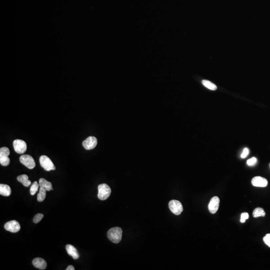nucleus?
<instances>
[{"instance_id":"f257e3e1","label":"nucleus","mask_w":270,"mask_h":270,"mask_svg":"<svg viewBox=\"0 0 270 270\" xmlns=\"http://www.w3.org/2000/svg\"><path fill=\"white\" fill-rule=\"evenodd\" d=\"M123 231L120 227H114L108 231L107 236L113 243L118 244L121 241Z\"/></svg>"},{"instance_id":"f03ea898","label":"nucleus","mask_w":270,"mask_h":270,"mask_svg":"<svg viewBox=\"0 0 270 270\" xmlns=\"http://www.w3.org/2000/svg\"><path fill=\"white\" fill-rule=\"evenodd\" d=\"M111 194V189L106 184H102L99 185L98 198L101 200H106Z\"/></svg>"},{"instance_id":"7ed1b4c3","label":"nucleus","mask_w":270,"mask_h":270,"mask_svg":"<svg viewBox=\"0 0 270 270\" xmlns=\"http://www.w3.org/2000/svg\"><path fill=\"white\" fill-rule=\"evenodd\" d=\"M40 163L42 168L46 171L55 170L56 167L52 161L47 156L43 155L40 158Z\"/></svg>"},{"instance_id":"20e7f679","label":"nucleus","mask_w":270,"mask_h":270,"mask_svg":"<svg viewBox=\"0 0 270 270\" xmlns=\"http://www.w3.org/2000/svg\"><path fill=\"white\" fill-rule=\"evenodd\" d=\"M169 207L171 212L176 215H180L183 211V207L180 201L171 200L169 203Z\"/></svg>"},{"instance_id":"39448f33","label":"nucleus","mask_w":270,"mask_h":270,"mask_svg":"<svg viewBox=\"0 0 270 270\" xmlns=\"http://www.w3.org/2000/svg\"><path fill=\"white\" fill-rule=\"evenodd\" d=\"M20 161L22 164L30 169H32L36 166V163L31 156L29 155H22L20 158Z\"/></svg>"},{"instance_id":"423d86ee","label":"nucleus","mask_w":270,"mask_h":270,"mask_svg":"<svg viewBox=\"0 0 270 270\" xmlns=\"http://www.w3.org/2000/svg\"><path fill=\"white\" fill-rule=\"evenodd\" d=\"M15 151L19 154H24L27 149V144L23 140L17 139L13 142Z\"/></svg>"},{"instance_id":"0eeeda50","label":"nucleus","mask_w":270,"mask_h":270,"mask_svg":"<svg viewBox=\"0 0 270 270\" xmlns=\"http://www.w3.org/2000/svg\"><path fill=\"white\" fill-rule=\"evenodd\" d=\"M5 229L12 233L18 232L21 229V226L18 222L16 220H12L6 223L4 226Z\"/></svg>"},{"instance_id":"6e6552de","label":"nucleus","mask_w":270,"mask_h":270,"mask_svg":"<svg viewBox=\"0 0 270 270\" xmlns=\"http://www.w3.org/2000/svg\"><path fill=\"white\" fill-rule=\"evenodd\" d=\"M97 142H98L96 137L90 136L83 141V146L84 148L86 150H92L96 147L97 145Z\"/></svg>"},{"instance_id":"1a4fd4ad","label":"nucleus","mask_w":270,"mask_h":270,"mask_svg":"<svg viewBox=\"0 0 270 270\" xmlns=\"http://www.w3.org/2000/svg\"><path fill=\"white\" fill-rule=\"evenodd\" d=\"M220 202V199L218 197L215 196L211 199L209 204L208 205V209L211 214H214L217 212L219 207Z\"/></svg>"},{"instance_id":"9d476101","label":"nucleus","mask_w":270,"mask_h":270,"mask_svg":"<svg viewBox=\"0 0 270 270\" xmlns=\"http://www.w3.org/2000/svg\"><path fill=\"white\" fill-rule=\"evenodd\" d=\"M251 183L254 186L257 187H266L268 184L266 179L260 176H257L253 178Z\"/></svg>"},{"instance_id":"9b49d317","label":"nucleus","mask_w":270,"mask_h":270,"mask_svg":"<svg viewBox=\"0 0 270 270\" xmlns=\"http://www.w3.org/2000/svg\"><path fill=\"white\" fill-rule=\"evenodd\" d=\"M32 263L34 267L40 270H45L47 267V263L45 260L41 258L34 259Z\"/></svg>"},{"instance_id":"f8f14e48","label":"nucleus","mask_w":270,"mask_h":270,"mask_svg":"<svg viewBox=\"0 0 270 270\" xmlns=\"http://www.w3.org/2000/svg\"><path fill=\"white\" fill-rule=\"evenodd\" d=\"M66 249L68 254L70 256L72 257L74 260H77L79 258V254L78 251L73 246L71 245H66Z\"/></svg>"},{"instance_id":"ddd939ff","label":"nucleus","mask_w":270,"mask_h":270,"mask_svg":"<svg viewBox=\"0 0 270 270\" xmlns=\"http://www.w3.org/2000/svg\"><path fill=\"white\" fill-rule=\"evenodd\" d=\"M11 189L9 185L0 184V194L4 196H10L11 194Z\"/></svg>"},{"instance_id":"4468645a","label":"nucleus","mask_w":270,"mask_h":270,"mask_svg":"<svg viewBox=\"0 0 270 270\" xmlns=\"http://www.w3.org/2000/svg\"><path fill=\"white\" fill-rule=\"evenodd\" d=\"M17 180L26 187H28L31 185V182L29 180V177L27 175H22L18 176Z\"/></svg>"},{"instance_id":"2eb2a0df","label":"nucleus","mask_w":270,"mask_h":270,"mask_svg":"<svg viewBox=\"0 0 270 270\" xmlns=\"http://www.w3.org/2000/svg\"><path fill=\"white\" fill-rule=\"evenodd\" d=\"M39 185L40 186L44 188L47 190V191H50L51 190H52L53 189L52 183L44 178H41L40 179Z\"/></svg>"},{"instance_id":"dca6fc26","label":"nucleus","mask_w":270,"mask_h":270,"mask_svg":"<svg viewBox=\"0 0 270 270\" xmlns=\"http://www.w3.org/2000/svg\"><path fill=\"white\" fill-rule=\"evenodd\" d=\"M46 191L44 188L40 187L39 188V194H38L37 200L39 202H43L46 197Z\"/></svg>"},{"instance_id":"f3484780","label":"nucleus","mask_w":270,"mask_h":270,"mask_svg":"<svg viewBox=\"0 0 270 270\" xmlns=\"http://www.w3.org/2000/svg\"><path fill=\"white\" fill-rule=\"evenodd\" d=\"M266 213L263 208L258 207L254 210L253 213V216L254 218H258L259 217H265Z\"/></svg>"},{"instance_id":"a211bd4d","label":"nucleus","mask_w":270,"mask_h":270,"mask_svg":"<svg viewBox=\"0 0 270 270\" xmlns=\"http://www.w3.org/2000/svg\"><path fill=\"white\" fill-rule=\"evenodd\" d=\"M202 84H203V85L205 87L208 88L209 89L211 90H216L217 89V86L209 81L204 80L202 81Z\"/></svg>"},{"instance_id":"6ab92c4d","label":"nucleus","mask_w":270,"mask_h":270,"mask_svg":"<svg viewBox=\"0 0 270 270\" xmlns=\"http://www.w3.org/2000/svg\"><path fill=\"white\" fill-rule=\"evenodd\" d=\"M39 186H40V185L38 184L36 181H35L34 183L33 184L31 187V188H30V194L32 196L34 195L37 192Z\"/></svg>"},{"instance_id":"aec40b11","label":"nucleus","mask_w":270,"mask_h":270,"mask_svg":"<svg viewBox=\"0 0 270 270\" xmlns=\"http://www.w3.org/2000/svg\"><path fill=\"white\" fill-rule=\"evenodd\" d=\"M10 163V159L8 156H0V163L3 166H7Z\"/></svg>"},{"instance_id":"412c9836","label":"nucleus","mask_w":270,"mask_h":270,"mask_svg":"<svg viewBox=\"0 0 270 270\" xmlns=\"http://www.w3.org/2000/svg\"><path fill=\"white\" fill-rule=\"evenodd\" d=\"M10 154V152L9 148L7 147H2L0 149V156H9Z\"/></svg>"},{"instance_id":"4be33fe9","label":"nucleus","mask_w":270,"mask_h":270,"mask_svg":"<svg viewBox=\"0 0 270 270\" xmlns=\"http://www.w3.org/2000/svg\"><path fill=\"white\" fill-rule=\"evenodd\" d=\"M44 217V215L42 214L39 213L35 215L33 219V222L34 223H38L41 221L42 219Z\"/></svg>"},{"instance_id":"5701e85b","label":"nucleus","mask_w":270,"mask_h":270,"mask_svg":"<svg viewBox=\"0 0 270 270\" xmlns=\"http://www.w3.org/2000/svg\"><path fill=\"white\" fill-rule=\"evenodd\" d=\"M257 163V159L255 157L249 159L247 162V165L249 166H253L255 165Z\"/></svg>"},{"instance_id":"b1692460","label":"nucleus","mask_w":270,"mask_h":270,"mask_svg":"<svg viewBox=\"0 0 270 270\" xmlns=\"http://www.w3.org/2000/svg\"><path fill=\"white\" fill-rule=\"evenodd\" d=\"M249 218V215L248 213H243L241 216V222L244 223L245 222L246 220L248 219Z\"/></svg>"},{"instance_id":"393cba45","label":"nucleus","mask_w":270,"mask_h":270,"mask_svg":"<svg viewBox=\"0 0 270 270\" xmlns=\"http://www.w3.org/2000/svg\"><path fill=\"white\" fill-rule=\"evenodd\" d=\"M264 243L270 248V234H267L263 238Z\"/></svg>"},{"instance_id":"a878e982","label":"nucleus","mask_w":270,"mask_h":270,"mask_svg":"<svg viewBox=\"0 0 270 270\" xmlns=\"http://www.w3.org/2000/svg\"><path fill=\"white\" fill-rule=\"evenodd\" d=\"M249 150L248 148H245L244 150H243V153H242V154H241V158H245L247 157V156L249 154Z\"/></svg>"},{"instance_id":"bb28decb","label":"nucleus","mask_w":270,"mask_h":270,"mask_svg":"<svg viewBox=\"0 0 270 270\" xmlns=\"http://www.w3.org/2000/svg\"><path fill=\"white\" fill-rule=\"evenodd\" d=\"M75 268H74V266H73L72 265H70V266H69L67 268V269H66V270H75Z\"/></svg>"},{"instance_id":"cd10ccee","label":"nucleus","mask_w":270,"mask_h":270,"mask_svg":"<svg viewBox=\"0 0 270 270\" xmlns=\"http://www.w3.org/2000/svg\"></svg>"}]
</instances>
